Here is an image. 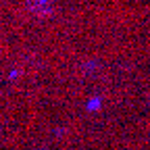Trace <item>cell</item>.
Wrapping results in <instances>:
<instances>
[{
  "mask_svg": "<svg viewBox=\"0 0 150 150\" xmlns=\"http://www.w3.org/2000/svg\"><path fill=\"white\" fill-rule=\"evenodd\" d=\"M29 6L33 8V11H46L48 8V0H29Z\"/></svg>",
  "mask_w": 150,
  "mask_h": 150,
  "instance_id": "cell-1",
  "label": "cell"
}]
</instances>
